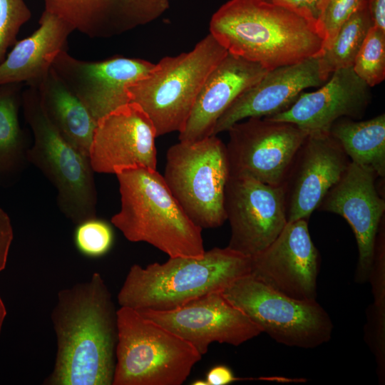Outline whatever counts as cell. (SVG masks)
Wrapping results in <instances>:
<instances>
[{
	"mask_svg": "<svg viewBox=\"0 0 385 385\" xmlns=\"http://www.w3.org/2000/svg\"><path fill=\"white\" fill-rule=\"evenodd\" d=\"M377 178L371 169L350 161L317 207L342 216L351 226L358 247L354 279L361 284L369 280L378 232L384 221L385 200L377 190Z\"/></svg>",
	"mask_w": 385,
	"mask_h": 385,
	"instance_id": "13",
	"label": "cell"
},
{
	"mask_svg": "<svg viewBox=\"0 0 385 385\" xmlns=\"http://www.w3.org/2000/svg\"><path fill=\"white\" fill-rule=\"evenodd\" d=\"M120 209L112 224L133 242H147L170 257L205 253L202 228L184 211L156 170L133 168L115 174Z\"/></svg>",
	"mask_w": 385,
	"mask_h": 385,
	"instance_id": "4",
	"label": "cell"
},
{
	"mask_svg": "<svg viewBox=\"0 0 385 385\" xmlns=\"http://www.w3.org/2000/svg\"><path fill=\"white\" fill-rule=\"evenodd\" d=\"M258 380V378H238L232 371L225 365H217L212 367L207 374V385H227L240 380Z\"/></svg>",
	"mask_w": 385,
	"mask_h": 385,
	"instance_id": "34",
	"label": "cell"
},
{
	"mask_svg": "<svg viewBox=\"0 0 385 385\" xmlns=\"http://www.w3.org/2000/svg\"><path fill=\"white\" fill-rule=\"evenodd\" d=\"M263 1H265V0H263Z\"/></svg>",
	"mask_w": 385,
	"mask_h": 385,
	"instance_id": "38",
	"label": "cell"
},
{
	"mask_svg": "<svg viewBox=\"0 0 385 385\" xmlns=\"http://www.w3.org/2000/svg\"><path fill=\"white\" fill-rule=\"evenodd\" d=\"M292 9L307 19L317 21L327 0H265Z\"/></svg>",
	"mask_w": 385,
	"mask_h": 385,
	"instance_id": "32",
	"label": "cell"
},
{
	"mask_svg": "<svg viewBox=\"0 0 385 385\" xmlns=\"http://www.w3.org/2000/svg\"><path fill=\"white\" fill-rule=\"evenodd\" d=\"M355 73L370 88L385 78V31L372 26L353 63Z\"/></svg>",
	"mask_w": 385,
	"mask_h": 385,
	"instance_id": "28",
	"label": "cell"
},
{
	"mask_svg": "<svg viewBox=\"0 0 385 385\" xmlns=\"http://www.w3.org/2000/svg\"><path fill=\"white\" fill-rule=\"evenodd\" d=\"M224 207L231 230L227 247L248 257L266 249L287 224L282 185L248 175H230Z\"/></svg>",
	"mask_w": 385,
	"mask_h": 385,
	"instance_id": "11",
	"label": "cell"
},
{
	"mask_svg": "<svg viewBox=\"0 0 385 385\" xmlns=\"http://www.w3.org/2000/svg\"><path fill=\"white\" fill-rule=\"evenodd\" d=\"M193 385H207L205 380H196L192 383Z\"/></svg>",
	"mask_w": 385,
	"mask_h": 385,
	"instance_id": "37",
	"label": "cell"
},
{
	"mask_svg": "<svg viewBox=\"0 0 385 385\" xmlns=\"http://www.w3.org/2000/svg\"><path fill=\"white\" fill-rule=\"evenodd\" d=\"M154 65L143 59L121 56L85 61L64 50L56 56L51 68L97 122L130 103L127 86L147 76Z\"/></svg>",
	"mask_w": 385,
	"mask_h": 385,
	"instance_id": "15",
	"label": "cell"
},
{
	"mask_svg": "<svg viewBox=\"0 0 385 385\" xmlns=\"http://www.w3.org/2000/svg\"><path fill=\"white\" fill-rule=\"evenodd\" d=\"M329 133L338 141L350 161L385 177V114L357 121L349 118L337 120Z\"/></svg>",
	"mask_w": 385,
	"mask_h": 385,
	"instance_id": "24",
	"label": "cell"
},
{
	"mask_svg": "<svg viewBox=\"0 0 385 385\" xmlns=\"http://www.w3.org/2000/svg\"><path fill=\"white\" fill-rule=\"evenodd\" d=\"M349 162L340 144L329 132L309 133L282 185L287 222L308 220Z\"/></svg>",
	"mask_w": 385,
	"mask_h": 385,
	"instance_id": "17",
	"label": "cell"
},
{
	"mask_svg": "<svg viewBox=\"0 0 385 385\" xmlns=\"http://www.w3.org/2000/svg\"><path fill=\"white\" fill-rule=\"evenodd\" d=\"M226 145L230 175L282 185L308 133L285 121L252 117L232 125Z\"/></svg>",
	"mask_w": 385,
	"mask_h": 385,
	"instance_id": "10",
	"label": "cell"
},
{
	"mask_svg": "<svg viewBox=\"0 0 385 385\" xmlns=\"http://www.w3.org/2000/svg\"><path fill=\"white\" fill-rule=\"evenodd\" d=\"M31 16L24 0H0V63L8 48L16 42L19 29Z\"/></svg>",
	"mask_w": 385,
	"mask_h": 385,
	"instance_id": "30",
	"label": "cell"
},
{
	"mask_svg": "<svg viewBox=\"0 0 385 385\" xmlns=\"http://www.w3.org/2000/svg\"><path fill=\"white\" fill-rule=\"evenodd\" d=\"M320 266L307 220L288 222L262 252L250 257V274L274 290L299 300H316Z\"/></svg>",
	"mask_w": 385,
	"mask_h": 385,
	"instance_id": "14",
	"label": "cell"
},
{
	"mask_svg": "<svg viewBox=\"0 0 385 385\" xmlns=\"http://www.w3.org/2000/svg\"><path fill=\"white\" fill-rule=\"evenodd\" d=\"M369 0H327L317 21L327 46L341 26L357 10L368 5Z\"/></svg>",
	"mask_w": 385,
	"mask_h": 385,
	"instance_id": "31",
	"label": "cell"
},
{
	"mask_svg": "<svg viewBox=\"0 0 385 385\" xmlns=\"http://www.w3.org/2000/svg\"><path fill=\"white\" fill-rule=\"evenodd\" d=\"M368 9L373 26L385 31V0H369Z\"/></svg>",
	"mask_w": 385,
	"mask_h": 385,
	"instance_id": "35",
	"label": "cell"
},
{
	"mask_svg": "<svg viewBox=\"0 0 385 385\" xmlns=\"http://www.w3.org/2000/svg\"><path fill=\"white\" fill-rule=\"evenodd\" d=\"M230 175L226 145L211 135L170 146L163 177L192 221L209 229L227 220L224 200Z\"/></svg>",
	"mask_w": 385,
	"mask_h": 385,
	"instance_id": "8",
	"label": "cell"
},
{
	"mask_svg": "<svg viewBox=\"0 0 385 385\" xmlns=\"http://www.w3.org/2000/svg\"><path fill=\"white\" fill-rule=\"evenodd\" d=\"M36 88L53 126L76 149L89 157L97 122L85 105L52 68Z\"/></svg>",
	"mask_w": 385,
	"mask_h": 385,
	"instance_id": "23",
	"label": "cell"
},
{
	"mask_svg": "<svg viewBox=\"0 0 385 385\" xmlns=\"http://www.w3.org/2000/svg\"><path fill=\"white\" fill-rule=\"evenodd\" d=\"M222 293L279 344L314 349L332 338V321L317 299L289 297L250 274L237 279Z\"/></svg>",
	"mask_w": 385,
	"mask_h": 385,
	"instance_id": "9",
	"label": "cell"
},
{
	"mask_svg": "<svg viewBox=\"0 0 385 385\" xmlns=\"http://www.w3.org/2000/svg\"><path fill=\"white\" fill-rule=\"evenodd\" d=\"M210 34L228 53L267 70L319 56L324 38L317 23L263 0H230L212 16Z\"/></svg>",
	"mask_w": 385,
	"mask_h": 385,
	"instance_id": "2",
	"label": "cell"
},
{
	"mask_svg": "<svg viewBox=\"0 0 385 385\" xmlns=\"http://www.w3.org/2000/svg\"><path fill=\"white\" fill-rule=\"evenodd\" d=\"M318 56L268 70L241 93L217 120V135L235 123L252 117H270L287 109L306 88L322 86Z\"/></svg>",
	"mask_w": 385,
	"mask_h": 385,
	"instance_id": "19",
	"label": "cell"
},
{
	"mask_svg": "<svg viewBox=\"0 0 385 385\" xmlns=\"http://www.w3.org/2000/svg\"><path fill=\"white\" fill-rule=\"evenodd\" d=\"M383 221L376 237L374 258L369 277L374 303L367 314L364 339L375 356L380 384L385 381V233Z\"/></svg>",
	"mask_w": 385,
	"mask_h": 385,
	"instance_id": "26",
	"label": "cell"
},
{
	"mask_svg": "<svg viewBox=\"0 0 385 385\" xmlns=\"http://www.w3.org/2000/svg\"><path fill=\"white\" fill-rule=\"evenodd\" d=\"M371 101L370 87L351 66L335 71L319 89L302 92L287 109L265 118L292 123L308 134L329 132L339 118H361Z\"/></svg>",
	"mask_w": 385,
	"mask_h": 385,
	"instance_id": "18",
	"label": "cell"
},
{
	"mask_svg": "<svg viewBox=\"0 0 385 385\" xmlns=\"http://www.w3.org/2000/svg\"><path fill=\"white\" fill-rule=\"evenodd\" d=\"M21 106L34 135L27 160L56 188L61 212L76 225L96 217L97 192L89 157L76 149L53 126L36 88L29 86L22 93Z\"/></svg>",
	"mask_w": 385,
	"mask_h": 385,
	"instance_id": "7",
	"label": "cell"
},
{
	"mask_svg": "<svg viewBox=\"0 0 385 385\" xmlns=\"http://www.w3.org/2000/svg\"><path fill=\"white\" fill-rule=\"evenodd\" d=\"M267 71L258 63L228 53L206 78L186 125L179 133V141L193 142L212 135L222 114Z\"/></svg>",
	"mask_w": 385,
	"mask_h": 385,
	"instance_id": "21",
	"label": "cell"
},
{
	"mask_svg": "<svg viewBox=\"0 0 385 385\" xmlns=\"http://www.w3.org/2000/svg\"><path fill=\"white\" fill-rule=\"evenodd\" d=\"M155 128L143 109L128 103L97 121L89 158L94 172L116 174L122 170H156Z\"/></svg>",
	"mask_w": 385,
	"mask_h": 385,
	"instance_id": "16",
	"label": "cell"
},
{
	"mask_svg": "<svg viewBox=\"0 0 385 385\" xmlns=\"http://www.w3.org/2000/svg\"><path fill=\"white\" fill-rule=\"evenodd\" d=\"M13 238L11 220L7 213L0 208V272L6 267Z\"/></svg>",
	"mask_w": 385,
	"mask_h": 385,
	"instance_id": "33",
	"label": "cell"
},
{
	"mask_svg": "<svg viewBox=\"0 0 385 385\" xmlns=\"http://www.w3.org/2000/svg\"><path fill=\"white\" fill-rule=\"evenodd\" d=\"M39 27L29 36L14 43L0 63V86L26 83L37 88L51 68L56 56L66 50L73 28L43 11Z\"/></svg>",
	"mask_w": 385,
	"mask_h": 385,
	"instance_id": "22",
	"label": "cell"
},
{
	"mask_svg": "<svg viewBox=\"0 0 385 385\" xmlns=\"http://www.w3.org/2000/svg\"><path fill=\"white\" fill-rule=\"evenodd\" d=\"M191 344L202 356L213 342L239 346L262 333L222 292L167 311L138 310Z\"/></svg>",
	"mask_w": 385,
	"mask_h": 385,
	"instance_id": "12",
	"label": "cell"
},
{
	"mask_svg": "<svg viewBox=\"0 0 385 385\" xmlns=\"http://www.w3.org/2000/svg\"><path fill=\"white\" fill-rule=\"evenodd\" d=\"M112 385H181L202 355L188 342L138 310L117 309Z\"/></svg>",
	"mask_w": 385,
	"mask_h": 385,
	"instance_id": "6",
	"label": "cell"
},
{
	"mask_svg": "<svg viewBox=\"0 0 385 385\" xmlns=\"http://www.w3.org/2000/svg\"><path fill=\"white\" fill-rule=\"evenodd\" d=\"M373 26L368 5L354 12L339 29L331 43L317 56L322 78L327 81L337 70L351 67Z\"/></svg>",
	"mask_w": 385,
	"mask_h": 385,
	"instance_id": "27",
	"label": "cell"
},
{
	"mask_svg": "<svg viewBox=\"0 0 385 385\" xmlns=\"http://www.w3.org/2000/svg\"><path fill=\"white\" fill-rule=\"evenodd\" d=\"M250 270V257L227 247H214L199 257H170L145 267L134 264L118 294V302L136 310H170L222 292Z\"/></svg>",
	"mask_w": 385,
	"mask_h": 385,
	"instance_id": "3",
	"label": "cell"
},
{
	"mask_svg": "<svg viewBox=\"0 0 385 385\" xmlns=\"http://www.w3.org/2000/svg\"><path fill=\"white\" fill-rule=\"evenodd\" d=\"M6 316V309L2 301V299L0 296V334H1L2 326H3L4 321L5 319Z\"/></svg>",
	"mask_w": 385,
	"mask_h": 385,
	"instance_id": "36",
	"label": "cell"
},
{
	"mask_svg": "<svg viewBox=\"0 0 385 385\" xmlns=\"http://www.w3.org/2000/svg\"><path fill=\"white\" fill-rule=\"evenodd\" d=\"M57 339L47 385H112L118 340L117 309L98 272L58 292L51 313Z\"/></svg>",
	"mask_w": 385,
	"mask_h": 385,
	"instance_id": "1",
	"label": "cell"
},
{
	"mask_svg": "<svg viewBox=\"0 0 385 385\" xmlns=\"http://www.w3.org/2000/svg\"><path fill=\"white\" fill-rule=\"evenodd\" d=\"M45 11L73 31L107 38L145 25L160 17L170 0H43Z\"/></svg>",
	"mask_w": 385,
	"mask_h": 385,
	"instance_id": "20",
	"label": "cell"
},
{
	"mask_svg": "<svg viewBox=\"0 0 385 385\" xmlns=\"http://www.w3.org/2000/svg\"><path fill=\"white\" fill-rule=\"evenodd\" d=\"M21 84L0 86V180L17 173L28 162L29 147L18 117Z\"/></svg>",
	"mask_w": 385,
	"mask_h": 385,
	"instance_id": "25",
	"label": "cell"
},
{
	"mask_svg": "<svg viewBox=\"0 0 385 385\" xmlns=\"http://www.w3.org/2000/svg\"><path fill=\"white\" fill-rule=\"evenodd\" d=\"M227 53L208 34L192 51L162 58L147 76L129 84L130 103L148 115L157 136L180 133L206 78Z\"/></svg>",
	"mask_w": 385,
	"mask_h": 385,
	"instance_id": "5",
	"label": "cell"
},
{
	"mask_svg": "<svg viewBox=\"0 0 385 385\" xmlns=\"http://www.w3.org/2000/svg\"><path fill=\"white\" fill-rule=\"evenodd\" d=\"M77 250L88 257H99L106 255L113 242L111 225L96 217L86 220L77 225L74 232Z\"/></svg>",
	"mask_w": 385,
	"mask_h": 385,
	"instance_id": "29",
	"label": "cell"
}]
</instances>
